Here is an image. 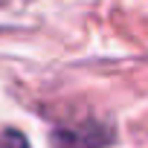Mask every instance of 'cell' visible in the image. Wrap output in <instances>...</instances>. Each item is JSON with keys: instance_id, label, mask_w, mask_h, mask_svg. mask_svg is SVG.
I'll use <instances>...</instances> for the list:
<instances>
[{"instance_id": "1", "label": "cell", "mask_w": 148, "mask_h": 148, "mask_svg": "<svg viewBox=\"0 0 148 148\" xmlns=\"http://www.w3.org/2000/svg\"><path fill=\"white\" fill-rule=\"evenodd\" d=\"M55 148H102L110 142V131L105 125H76V128H58L52 136Z\"/></svg>"}, {"instance_id": "2", "label": "cell", "mask_w": 148, "mask_h": 148, "mask_svg": "<svg viewBox=\"0 0 148 148\" xmlns=\"http://www.w3.org/2000/svg\"><path fill=\"white\" fill-rule=\"evenodd\" d=\"M0 148H29V142L15 128H0Z\"/></svg>"}]
</instances>
